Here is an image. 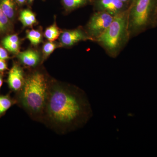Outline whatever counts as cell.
I'll list each match as a JSON object with an SVG mask.
<instances>
[{"mask_svg":"<svg viewBox=\"0 0 157 157\" xmlns=\"http://www.w3.org/2000/svg\"><path fill=\"white\" fill-rule=\"evenodd\" d=\"M9 59L8 52L5 48L0 47V59L6 60Z\"/></svg>","mask_w":157,"mask_h":157,"instance_id":"19","label":"cell"},{"mask_svg":"<svg viewBox=\"0 0 157 157\" xmlns=\"http://www.w3.org/2000/svg\"><path fill=\"white\" fill-rule=\"evenodd\" d=\"M16 3V0H0V9L9 19L14 17Z\"/></svg>","mask_w":157,"mask_h":157,"instance_id":"12","label":"cell"},{"mask_svg":"<svg viewBox=\"0 0 157 157\" xmlns=\"http://www.w3.org/2000/svg\"><path fill=\"white\" fill-rule=\"evenodd\" d=\"M25 80L22 69L18 65H13L8 76V82L10 88L14 91H20L23 86Z\"/></svg>","mask_w":157,"mask_h":157,"instance_id":"8","label":"cell"},{"mask_svg":"<svg viewBox=\"0 0 157 157\" xmlns=\"http://www.w3.org/2000/svg\"><path fill=\"white\" fill-rule=\"evenodd\" d=\"M49 86L45 75L39 72L31 74L25 80L19 100L31 115L38 116L44 113Z\"/></svg>","mask_w":157,"mask_h":157,"instance_id":"2","label":"cell"},{"mask_svg":"<svg viewBox=\"0 0 157 157\" xmlns=\"http://www.w3.org/2000/svg\"><path fill=\"white\" fill-rule=\"evenodd\" d=\"M3 83V78H2V76L0 75V89H1Z\"/></svg>","mask_w":157,"mask_h":157,"instance_id":"24","label":"cell"},{"mask_svg":"<svg viewBox=\"0 0 157 157\" xmlns=\"http://www.w3.org/2000/svg\"><path fill=\"white\" fill-rule=\"evenodd\" d=\"M34 0H27V1H28L29 2L31 3Z\"/></svg>","mask_w":157,"mask_h":157,"instance_id":"25","label":"cell"},{"mask_svg":"<svg viewBox=\"0 0 157 157\" xmlns=\"http://www.w3.org/2000/svg\"><path fill=\"white\" fill-rule=\"evenodd\" d=\"M27 0H16L17 4L19 5H23L25 4Z\"/></svg>","mask_w":157,"mask_h":157,"instance_id":"22","label":"cell"},{"mask_svg":"<svg viewBox=\"0 0 157 157\" xmlns=\"http://www.w3.org/2000/svg\"><path fill=\"white\" fill-rule=\"evenodd\" d=\"M130 39L128 10L114 17L108 28L96 42L108 56L115 59L120 54Z\"/></svg>","mask_w":157,"mask_h":157,"instance_id":"3","label":"cell"},{"mask_svg":"<svg viewBox=\"0 0 157 157\" xmlns=\"http://www.w3.org/2000/svg\"><path fill=\"white\" fill-rule=\"evenodd\" d=\"M114 17L106 12L94 11L86 24L85 30L96 42L97 39L108 28Z\"/></svg>","mask_w":157,"mask_h":157,"instance_id":"5","label":"cell"},{"mask_svg":"<svg viewBox=\"0 0 157 157\" xmlns=\"http://www.w3.org/2000/svg\"><path fill=\"white\" fill-rule=\"evenodd\" d=\"M56 48V45L52 42H46L43 45V53L44 56L46 57L50 55Z\"/></svg>","mask_w":157,"mask_h":157,"instance_id":"18","label":"cell"},{"mask_svg":"<svg viewBox=\"0 0 157 157\" xmlns=\"http://www.w3.org/2000/svg\"><path fill=\"white\" fill-rule=\"evenodd\" d=\"M60 40L62 45L66 47L73 46L81 41L89 40L94 42L85 29L81 28L65 31L60 36Z\"/></svg>","mask_w":157,"mask_h":157,"instance_id":"7","label":"cell"},{"mask_svg":"<svg viewBox=\"0 0 157 157\" xmlns=\"http://www.w3.org/2000/svg\"><path fill=\"white\" fill-rule=\"evenodd\" d=\"M61 2L66 11H71L88 5H92L93 0H61Z\"/></svg>","mask_w":157,"mask_h":157,"instance_id":"11","label":"cell"},{"mask_svg":"<svg viewBox=\"0 0 157 157\" xmlns=\"http://www.w3.org/2000/svg\"><path fill=\"white\" fill-rule=\"evenodd\" d=\"M60 32L56 24L48 27L45 32V38L50 42L55 41L60 36Z\"/></svg>","mask_w":157,"mask_h":157,"instance_id":"15","label":"cell"},{"mask_svg":"<svg viewBox=\"0 0 157 157\" xmlns=\"http://www.w3.org/2000/svg\"><path fill=\"white\" fill-rule=\"evenodd\" d=\"M19 19L25 27L31 26L36 22L35 14L29 9H25L21 11Z\"/></svg>","mask_w":157,"mask_h":157,"instance_id":"13","label":"cell"},{"mask_svg":"<svg viewBox=\"0 0 157 157\" xmlns=\"http://www.w3.org/2000/svg\"><path fill=\"white\" fill-rule=\"evenodd\" d=\"M157 28V9L155 15L154 20L153 24L152 29L156 28Z\"/></svg>","mask_w":157,"mask_h":157,"instance_id":"21","label":"cell"},{"mask_svg":"<svg viewBox=\"0 0 157 157\" xmlns=\"http://www.w3.org/2000/svg\"><path fill=\"white\" fill-rule=\"evenodd\" d=\"M3 46L7 50L12 53H17L19 49V38L17 35H9L2 41Z\"/></svg>","mask_w":157,"mask_h":157,"instance_id":"10","label":"cell"},{"mask_svg":"<svg viewBox=\"0 0 157 157\" xmlns=\"http://www.w3.org/2000/svg\"><path fill=\"white\" fill-rule=\"evenodd\" d=\"M8 69L6 60L0 59V72H3Z\"/></svg>","mask_w":157,"mask_h":157,"instance_id":"20","label":"cell"},{"mask_svg":"<svg viewBox=\"0 0 157 157\" xmlns=\"http://www.w3.org/2000/svg\"><path fill=\"white\" fill-rule=\"evenodd\" d=\"M27 38L33 45H37L42 41V35L39 31L31 30L28 31L27 34Z\"/></svg>","mask_w":157,"mask_h":157,"instance_id":"16","label":"cell"},{"mask_svg":"<svg viewBox=\"0 0 157 157\" xmlns=\"http://www.w3.org/2000/svg\"><path fill=\"white\" fill-rule=\"evenodd\" d=\"M45 117L62 133L84 126L93 115L85 93L70 84L50 85L44 110Z\"/></svg>","mask_w":157,"mask_h":157,"instance_id":"1","label":"cell"},{"mask_svg":"<svg viewBox=\"0 0 157 157\" xmlns=\"http://www.w3.org/2000/svg\"><path fill=\"white\" fill-rule=\"evenodd\" d=\"M157 9V0H132L128 9L131 39L152 29Z\"/></svg>","mask_w":157,"mask_h":157,"instance_id":"4","label":"cell"},{"mask_svg":"<svg viewBox=\"0 0 157 157\" xmlns=\"http://www.w3.org/2000/svg\"><path fill=\"white\" fill-rule=\"evenodd\" d=\"M18 58L23 64L30 67L36 66L40 60L39 53L36 51L29 50L18 54Z\"/></svg>","mask_w":157,"mask_h":157,"instance_id":"9","label":"cell"},{"mask_svg":"<svg viewBox=\"0 0 157 157\" xmlns=\"http://www.w3.org/2000/svg\"><path fill=\"white\" fill-rule=\"evenodd\" d=\"M121 1L124 2L126 3L127 4H128V5L129 6L130 3L132 2V0H121Z\"/></svg>","mask_w":157,"mask_h":157,"instance_id":"23","label":"cell"},{"mask_svg":"<svg viewBox=\"0 0 157 157\" xmlns=\"http://www.w3.org/2000/svg\"><path fill=\"white\" fill-rule=\"evenodd\" d=\"M92 5L94 11L106 12L113 17L127 11L129 6L121 0H93Z\"/></svg>","mask_w":157,"mask_h":157,"instance_id":"6","label":"cell"},{"mask_svg":"<svg viewBox=\"0 0 157 157\" xmlns=\"http://www.w3.org/2000/svg\"><path fill=\"white\" fill-rule=\"evenodd\" d=\"M9 26V18L0 9V33H5L8 30Z\"/></svg>","mask_w":157,"mask_h":157,"instance_id":"17","label":"cell"},{"mask_svg":"<svg viewBox=\"0 0 157 157\" xmlns=\"http://www.w3.org/2000/svg\"><path fill=\"white\" fill-rule=\"evenodd\" d=\"M14 103L10 96L0 95V117L6 113Z\"/></svg>","mask_w":157,"mask_h":157,"instance_id":"14","label":"cell"}]
</instances>
